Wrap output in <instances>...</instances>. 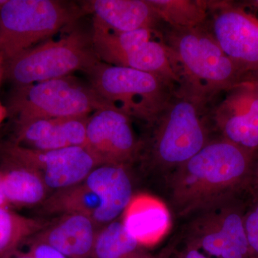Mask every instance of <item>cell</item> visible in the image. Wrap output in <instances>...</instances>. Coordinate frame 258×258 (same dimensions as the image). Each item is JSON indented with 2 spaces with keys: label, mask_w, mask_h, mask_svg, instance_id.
<instances>
[{
  "label": "cell",
  "mask_w": 258,
  "mask_h": 258,
  "mask_svg": "<svg viewBox=\"0 0 258 258\" xmlns=\"http://www.w3.org/2000/svg\"><path fill=\"white\" fill-rule=\"evenodd\" d=\"M158 31L179 70L180 86L214 101L222 93L247 82L205 25L181 28L162 23Z\"/></svg>",
  "instance_id": "obj_3"
},
{
  "label": "cell",
  "mask_w": 258,
  "mask_h": 258,
  "mask_svg": "<svg viewBox=\"0 0 258 258\" xmlns=\"http://www.w3.org/2000/svg\"><path fill=\"white\" fill-rule=\"evenodd\" d=\"M161 21L174 28L204 26L208 18V0H149Z\"/></svg>",
  "instance_id": "obj_19"
},
{
  "label": "cell",
  "mask_w": 258,
  "mask_h": 258,
  "mask_svg": "<svg viewBox=\"0 0 258 258\" xmlns=\"http://www.w3.org/2000/svg\"><path fill=\"white\" fill-rule=\"evenodd\" d=\"M90 115L57 118L46 137L32 149L50 151L74 147L86 148Z\"/></svg>",
  "instance_id": "obj_21"
},
{
  "label": "cell",
  "mask_w": 258,
  "mask_h": 258,
  "mask_svg": "<svg viewBox=\"0 0 258 258\" xmlns=\"http://www.w3.org/2000/svg\"><path fill=\"white\" fill-rule=\"evenodd\" d=\"M131 166L102 164L79 184L51 194L41 205L49 215L79 213L98 228L123 215L135 194Z\"/></svg>",
  "instance_id": "obj_4"
},
{
  "label": "cell",
  "mask_w": 258,
  "mask_h": 258,
  "mask_svg": "<svg viewBox=\"0 0 258 258\" xmlns=\"http://www.w3.org/2000/svg\"><path fill=\"white\" fill-rule=\"evenodd\" d=\"M100 61L92 37L74 30L57 40L30 47L7 61L5 79L15 88L60 79L76 71L86 72Z\"/></svg>",
  "instance_id": "obj_8"
},
{
  "label": "cell",
  "mask_w": 258,
  "mask_h": 258,
  "mask_svg": "<svg viewBox=\"0 0 258 258\" xmlns=\"http://www.w3.org/2000/svg\"><path fill=\"white\" fill-rule=\"evenodd\" d=\"M50 222L19 215L12 209L0 208V257L18 248Z\"/></svg>",
  "instance_id": "obj_20"
},
{
  "label": "cell",
  "mask_w": 258,
  "mask_h": 258,
  "mask_svg": "<svg viewBox=\"0 0 258 258\" xmlns=\"http://www.w3.org/2000/svg\"><path fill=\"white\" fill-rule=\"evenodd\" d=\"M83 3V10L93 15V24L110 31L157 30L162 23L149 0H92Z\"/></svg>",
  "instance_id": "obj_14"
},
{
  "label": "cell",
  "mask_w": 258,
  "mask_h": 258,
  "mask_svg": "<svg viewBox=\"0 0 258 258\" xmlns=\"http://www.w3.org/2000/svg\"><path fill=\"white\" fill-rule=\"evenodd\" d=\"M132 120L116 108L93 112L88 120L86 149L101 164L132 166L137 162L140 148Z\"/></svg>",
  "instance_id": "obj_13"
},
{
  "label": "cell",
  "mask_w": 258,
  "mask_h": 258,
  "mask_svg": "<svg viewBox=\"0 0 258 258\" xmlns=\"http://www.w3.org/2000/svg\"><path fill=\"white\" fill-rule=\"evenodd\" d=\"M91 258H156L128 233L122 217L100 228Z\"/></svg>",
  "instance_id": "obj_18"
},
{
  "label": "cell",
  "mask_w": 258,
  "mask_h": 258,
  "mask_svg": "<svg viewBox=\"0 0 258 258\" xmlns=\"http://www.w3.org/2000/svg\"><path fill=\"white\" fill-rule=\"evenodd\" d=\"M0 176L3 192L10 208L42 205L51 195L43 180L35 171L2 157Z\"/></svg>",
  "instance_id": "obj_17"
},
{
  "label": "cell",
  "mask_w": 258,
  "mask_h": 258,
  "mask_svg": "<svg viewBox=\"0 0 258 258\" xmlns=\"http://www.w3.org/2000/svg\"><path fill=\"white\" fill-rule=\"evenodd\" d=\"M98 230L86 215L64 214L51 220L31 238L49 244L68 258H91Z\"/></svg>",
  "instance_id": "obj_15"
},
{
  "label": "cell",
  "mask_w": 258,
  "mask_h": 258,
  "mask_svg": "<svg viewBox=\"0 0 258 258\" xmlns=\"http://www.w3.org/2000/svg\"><path fill=\"white\" fill-rule=\"evenodd\" d=\"M0 208H10V205H8L6 199H5L4 192H3V184H2L1 176H0Z\"/></svg>",
  "instance_id": "obj_24"
},
{
  "label": "cell",
  "mask_w": 258,
  "mask_h": 258,
  "mask_svg": "<svg viewBox=\"0 0 258 258\" xmlns=\"http://www.w3.org/2000/svg\"><path fill=\"white\" fill-rule=\"evenodd\" d=\"M6 113H8L7 109L5 110L4 108H2V107L0 106V120L3 118V116H4V115L6 114Z\"/></svg>",
  "instance_id": "obj_27"
},
{
  "label": "cell",
  "mask_w": 258,
  "mask_h": 258,
  "mask_svg": "<svg viewBox=\"0 0 258 258\" xmlns=\"http://www.w3.org/2000/svg\"><path fill=\"white\" fill-rule=\"evenodd\" d=\"M253 4L257 5V6L258 7V0H257V1L253 2Z\"/></svg>",
  "instance_id": "obj_29"
},
{
  "label": "cell",
  "mask_w": 258,
  "mask_h": 258,
  "mask_svg": "<svg viewBox=\"0 0 258 258\" xmlns=\"http://www.w3.org/2000/svg\"><path fill=\"white\" fill-rule=\"evenodd\" d=\"M85 14L66 2L8 0L0 10V55L7 62Z\"/></svg>",
  "instance_id": "obj_7"
},
{
  "label": "cell",
  "mask_w": 258,
  "mask_h": 258,
  "mask_svg": "<svg viewBox=\"0 0 258 258\" xmlns=\"http://www.w3.org/2000/svg\"><path fill=\"white\" fill-rule=\"evenodd\" d=\"M212 103L210 119L215 137L249 153L258 149V93L250 81L224 93Z\"/></svg>",
  "instance_id": "obj_12"
},
{
  "label": "cell",
  "mask_w": 258,
  "mask_h": 258,
  "mask_svg": "<svg viewBox=\"0 0 258 258\" xmlns=\"http://www.w3.org/2000/svg\"><path fill=\"white\" fill-rule=\"evenodd\" d=\"M205 26L247 78L258 77V18L227 1L208 0Z\"/></svg>",
  "instance_id": "obj_10"
},
{
  "label": "cell",
  "mask_w": 258,
  "mask_h": 258,
  "mask_svg": "<svg viewBox=\"0 0 258 258\" xmlns=\"http://www.w3.org/2000/svg\"><path fill=\"white\" fill-rule=\"evenodd\" d=\"M0 156L36 172L54 192L79 184L102 165L86 148L81 147L40 151L8 142L0 144Z\"/></svg>",
  "instance_id": "obj_11"
},
{
  "label": "cell",
  "mask_w": 258,
  "mask_h": 258,
  "mask_svg": "<svg viewBox=\"0 0 258 258\" xmlns=\"http://www.w3.org/2000/svg\"><path fill=\"white\" fill-rule=\"evenodd\" d=\"M5 64H6V60L3 55H0V83L2 80L5 79Z\"/></svg>",
  "instance_id": "obj_25"
},
{
  "label": "cell",
  "mask_w": 258,
  "mask_h": 258,
  "mask_svg": "<svg viewBox=\"0 0 258 258\" xmlns=\"http://www.w3.org/2000/svg\"><path fill=\"white\" fill-rule=\"evenodd\" d=\"M108 108H116L90 83L68 76L15 88L6 109L14 117L16 125H20L41 118L89 115Z\"/></svg>",
  "instance_id": "obj_5"
},
{
  "label": "cell",
  "mask_w": 258,
  "mask_h": 258,
  "mask_svg": "<svg viewBox=\"0 0 258 258\" xmlns=\"http://www.w3.org/2000/svg\"><path fill=\"white\" fill-rule=\"evenodd\" d=\"M213 102L179 86L152 119L144 123L136 163L159 186L215 137L210 119Z\"/></svg>",
  "instance_id": "obj_1"
},
{
  "label": "cell",
  "mask_w": 258,
  "mask_h": 258,
  "mask_svg": "<svg viewBox=\"0 0 258 258\" xmlns=\"http://www.w3.org/2000/svg\"><path fill=\"white\" fill-rule=\"evenodd\" d=\"M252 154L221 137H213L164 180L162 201L172 220L237 193L251 170Z\"/></svg>",
  "instance_id": "obj_2"
},
{
  "label": "cell",
  "mask_w": 258,
  "mask_h": 258,
  "mask_svg": "<svg viewBox=\"0 0 258 258\" xmlns=\"http://www.w3.org/2000/svg\"><path fill=\"white\" fill-rule=\"evenodd\" d=\"M85 73L98 95L143 123L152 119L179 86L158 74L101 60Z\"/></svg>",
  "instance_id": "obj_6"
},
{
  "label": "cell",
  "mask_w": 258,
  "mask_h": 258,
  "mask_svg": "<svg viewBox=\"0 0 258 258\" xmlns=\"http://www.w3.org/2000/svg\"><path fill=\"white\" fill-rule=\"evenodd\" d=\"M257 178H258V163H257Z\"/></svg>",
  "instance_id": "obj_30"
},
{
  "label": "cell",
  "mask_w": 258,
  "mask_h": 258,
  "mask_svg": "<svg viewBox=\"0 0 258 258\" xmlns=\"http://www.w3.org/2000/svg\"><path fill=\"white\" fill-rule=\"evenodd\" d=\"M8 0H0V10L5 6V5L6 4Z\"/></svg>",
  "instance_id": "obj_28"
},
{
  "label": "cell",
  "mask_w": 258,
  "mask_h": 258,
  "mask_svg": "<svg viewBox=\"0 0 258 258\" xmlns=\"http://www.w3.org/2000/svg\"><path fill=\"white\" fill-rule=\"evenodd\" d=\"M157 29L115 32L93 24V48L102 62L158 74L180 86L179 70Z\"/></svg>",
  "instance_id": "obj_9"
},
{
  "label": "cell",
  "mask_w": 258,
  "mask_h": 258,
  "mask_svg": "<svg viewBox=\"0 0 258 258\" xmlns=\"http://www.w3.org/2000/svg\"><path fill=\"white\" fill-rule=\"evenodd\" d=\"M249 81L253 83L254 87H255L256 91H257L258 93V77L254 78V79H252Z\"/></svg>",
  "instance_id": "obj_26"
},
{
  "label": "cell",
  "mask_w": 258,
  "mask_h": 258,
  "mask_svg": "<svg viewBox=\"0 0 258 258\" xmlns=\"http://www.w3.org/2000/svg\"><path fill=\"white\" fill-rule=\"evenodd\" d=\"M0 258H40L38 256L32 253L28 249L25 250L20 249V247L18 248L10 251V252L5 254L4 256Z\"/></svg>",
  "instance_id": "obj_23"
},
{
  "label": "cell",
  "mask_w": 258,
  "mask_h": 258,
  "mask_svg": "<svg viewBox=\"0 0 258 258\" xmlns=\"http://www.w3.org/2000/svg\"><path fill=\"white\" fill-rule=\"evenodd\" d=\"M122 220L128 233L145 247L165 237L173 222L165 203L147 194L134 195Z\"/></svg>",
  "instance_id": "obj_16"
},
{
  "label": "cell",
  "mask_w": 258,
  "mask_h": 258,
  "mask_svg": "<svg viewBox=\"0 0 258 258\" xmlns=\"http://www.w3.org/2000/svg\"><path fill=\"white\" fill-rule=\"evenodd\" d=\"M244 227L252 258H258V201L245 215Z\"/></svg>",
  "instance_id": "obj_22"
}]
</instances>
